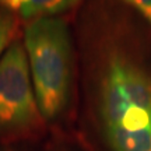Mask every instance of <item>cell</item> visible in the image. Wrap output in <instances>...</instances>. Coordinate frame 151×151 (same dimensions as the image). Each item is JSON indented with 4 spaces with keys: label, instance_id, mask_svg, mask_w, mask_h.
<instances>
[{
    "label": "cell",
    "instance_id": "4",
    "mask_svg": "<svg viewBox=\"0 0 151 151\" xmlns=\"http://www.w3.org/2000/svg\"><path fill=\"white\" fill-rule=\"evenodd\" d=\"M78 3L80 0H0V9L32 21L42 17H55Z\"/></svg>",
    "mask_w": 151,
    "mask_h": 151
},
{
    "label": "cell",
    "instance_id": "7",
    "mask_svg": "<svg viewBox=\"0 0 151 151\" xmlns=\"http://www.w3.org/2000/svg\"><path fill=\"white\" fill-rule=\"evenodd\" d=\"M0 151H7V150H3V148H0Z\"/></svg>",
    "mask_w": 151,
    "mask_h": 151
},
{
    "label": "cell",
    "instance_id": "3",
    "mask_svg": "<svg viewBox=\"0 0 151 151\" xmlns=\"http://www.w3.org/2000/svg\"><path fill=\"white\" fill-rule=\"evenodd\" d=\"M42 120L24 43L13 41L0 59V140L31 134Z\"/></svg>",
    "mask_w": 151,
    "mask_h": 151
},
{
    "label": "cell",
    "instance_id": "5",
    "mask_svg": "<svg viewBox=\"0 0 151 151\" xmlns=\"http://www.w3.org/2000/svg\"><path fill=\"white\" fill-rule=\"evenodd\" d=\"M17 29V16L10 11L0 9V59L6 49L13 43Z\"/></svg>",
    "mask_w": 151,
    "mask_h": 151
},
{
    "label": "cell",
    "instance_id": "1",
    "mask_svg": "<svg viewBox=\"0 0 151 151\" xmlns=\"http://www.w3.org/2000/svg\"><path fill=\"white\" fill-rule=\"evenodd\" d=\"M87 70L98 127L109 151H151V63L113 29L88 42Z\"/></svg>",
    "mask_w": 151,
    "mask_h": 151
},
{
    "label": "cell",
    "instance_id": "6",
    "mask_svg": "<svg viewBox=\"0 0 151 151\" xmlns=\"http://www.w3.org/2000/svg\"><path fill=\"white\" fill-rule=\"evenodd\" d=\"M122 1L132 6L136 11H139L151 25V0H122Z\"/></svg>",
    "mask_w": 151,
    "mask_h": 151
},
{
    "label": "cell",
    "instance_id": "2",
    "mask_svg": "<svg viewBox=\"0 0 151 151\" xmlns=\"http://www.w3.org/2000/svg\"><path fill=\"white\" fill-rule=\"evenodd\" d=\"M24 48L41 116L53 122L66 112L73 86V45L67 24L58 17L29 21L24 29Z\"/></svg>",
    "mask_w": 151,
    "mask_h": 151
}]
</instances>
